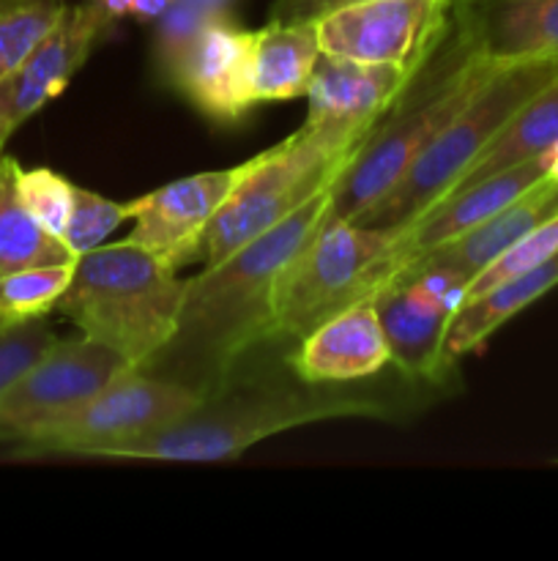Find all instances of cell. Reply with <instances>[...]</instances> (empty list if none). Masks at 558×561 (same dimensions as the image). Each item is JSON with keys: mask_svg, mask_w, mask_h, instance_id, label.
I'll list each match as a JSON object with an SVG mask.
<instances>
[{"mask_svg": "<svg viewBox=\"0 0 558 561\" xmlns=\"http://www.w3.org/2000/svg\"><path fill=\"white\" fill-rule=\"evenodd\" d=\"M332 208V184L233 255L202 268L186 283L178 329L148 367L213 398L235 362L271 340L279 279Z\"/></svg>", "mask_w": 558, "mask_h": 561, "instance_id": "6da1fadb", "label": "cell"}, {"mask_svg": "<svg viewBox=\"0 0 558 561\" xmlns=\"http://www.w3.org/2000/svg\"><path fill=\"white\" fill-rule=\"evenodd\" d=\"M496 66L454 14L441 44L332 181V211L359 222L408 173L410 164L468 104Z\"/></svg>", "mask_w": 558, "mask_h": 561, "instance_id": "7a4b0ae2", "label": "cell"}, {"mask_svg": "<svg viewBox=\"0 0 558 561\" xmlns=\"http://www.w3.org/2000/svg\"><path fill=\"white\" fill-rule=\"evenodd\" d=\"M186 283L162 257L124 239L77 257L55 310L129 367H148L175 337Z\"/></svg>", "mask_w": 558, "mask_h": 561, "instance_id": "3957f363", "label": "cell"}, {"mask_svg": "<svg viewBox=\"0 0 558 561\" xmlns=\"http://www.w3.org/2000/svg\"><path fill=\"white\" fill-rule=\"evenodd\" d=\"M386 420L388 405L372 398L337 392H255L224 405L208 400L200 411L164 431L109 447L102 458L167 460V463H222L241 458L249 447L332 420Z\"/></svg>", "mask_w": 558, "mask_h": 561, "instance_id": "277c9868", "label": "cell"}, {"mask_svg": "<svg viewBox=\"0 0 558 561\" xmlns=\"http://www.w3.org/2000/svg\"><path fill=\"white\" fill-rule=\"evenodd\" d=\"M556 77L558 58L498 64L468 104L410 164L408 173L359 222L372 228H408L416 222L457 184L460 175L501 135L514 113Z\"/></svg>", "mask_w": 558, "mask_h": 561, "instance_id": "5b68a950", "label": "cell"}, {"mask_svg": "<svg viewBox=\"0 0 558 561\" xmlns=\"http://www.w3.org/2000/svg\"><path fill=\"white\" fill-rule=\"evenodd\" d=\"M399 228H372L328 208L279 279L271 340H301L394 277Z\"/></svg>", "mask_w": 558, "mask_h": 561, "instance_id": "8992f818", "label": "cell"}, {"mask_svg": "<svg viewBox=\"0 0 558 561\" xmlns=\"http://www.w3.org/2000/svg\"><path fill=\"white\" fill-rule=\"evenodd\" d=\"M359 142L301 126L282 142L249 159V170L208 228L200 261H224L271 230L317 190L332 184Z\"/></svg>", "mask_w": 558, "mask_h": 561, "instance_id": "52a82bcc", "label": "cell"}, {"mask_svg": "<svg viewBox=\"0 0 558 561\" xmlns=\"http://www.w3.org/2000/svg\"><path fill=\"white\" fill-rule=\"evenodd\" d=\"M206 403V394L186 383L156 376L142 367H126L74 411L11 444V453L16 458H44V455L102 458L115 444L135 442L140 436L178 425Z\"/></svg>", "mask_w": 558, "mask_h": 561, "instance_id": "ba28073f", "label": "cell"}, {"mask_svg": "<svg viewBox=\"0 0 558 561\" xmlns=\"http://www.w3.org/2000/svg\"><path fill=\"white\" fill-rule=\"evenodd\" d=\"M454 0H361L315 20L328 58L419 69L446 36Z\"/></svg>", "mask_w": 558, "mask_h": 561, "instance_id": "9c48e42d", "label": "cell"}, {"mask_svg": "<svg viewBox=\"0 0 558 561\" xmlns=\"http://www.w3.org/2000/svg\"><path fill=\"white\" fill-rule=\"evenodd\" d=\"M126 367L129 365L113 348L85 334L74 340H55L0 394V442L16 444L47 422L69 414Z\"/></svg>", "mask_w": 558, "mask_h": 561, "instance_id": "30bf717a", "label": "cell"}, {"mask_svg": "<svg viewBox=\"0 0 558 561\" xmlns=\"http://www.w3.org/2000/svg\"><path fill=\"white\" fill-rule=\"evenodd\" d=\"M115 16L96 0L66 5L53 31L0 80V153L22 124L69 88L93 49L113 33Z\"/></svg>", "mask_w": 558, "mask_h": 561, "instance_id": "8fae6325", "label": "cell"}, {"mask_svg": "<svg viewBox=\"0 0 558 561\" xmlns=\"http://www.w3.org/2000/svg\"><path fill=\"white\" fill-rule=\"evenodd\" d=\"M255 31L235 25L222 11H208L195 31L167 49L173 85L208 121L235 124L255 107L249 66Z\"/></svg>", "mask_w": 558, "mask_h": 561, "instance_id": "7c38bea8", "label": "cell"}, {"mask_svg": "<svg viewBox=\"0 0 558 561\" xmlns=\"http://www.w3.org/2000/svg\"><path fill=\"white\" fill-rule=\"evenodd\" d=\"M249 170V162L235 168L206 170L184 175L135 201V228L126 241L153 252L173 268L197 261L208 228L219 208Z\"/></svg>", "mask_w": 558, "mask_h": 561, "instance_id": "4fadbf2b", "label": "cell"}, {"mask_svg": "<svg viewBox=\"0 0 558 561\" xmlns=\"http://www.w3.org/2000/svg\"><path fill=\"white\" fill-rule=\"evenodd\" d=\"M558 211V184L545 179L534 190L507 206L503 211L492 214L485 222L474 225L470 230L460 233L457 239L425 252L408 266L399 268L394 279L427 277L454 307L463 299L465 285L479 277L490 263H496L509 247L534 230L542 219Z\"/></svg>", "mask_w": 558, "mask_h": 561, "instance_id": "5bb4252c", "label": "cell"}, {"mask_svg": "<svg viewBox=\"0 0 558 561\" xmlns=\"http://www.w3.org/2000/svg\"><path fill=\"white\" fill-rule=\"evenodd\" d=\"M419 69L323 55L306 88V129H321L342 140L361 142L367 131L388 113L410 77Z\"/></svg>", "mask_w": 558, "mask_h": 561, "instance_id": "9a60e30c", "label": "cell"}, {"mask_svg": "<svg viewBox=\"0 0 558 561\" xmlns=\"http://www.w3.org/2000/svg\"><path fill=\"white\" fill-rule=\"evenodd\" d=\"M545 179L547 162L545 153H539V157L512 164L501 173L487 175L476 184L449 192L435 206L427 208L416 222H410L408 228H399V241L394 247V274L419 255H425V252L457 239L460 233L470 230L474 225L485 222L492 214L512 206L518 197H523L525 192H531Z\"/></svg>", "mask_w": 558, "mask_h": 561, "instance_id": "2e32d148", "label": "cell"}, {"mask_svg": "<svg viewBox=\"0 0 558 561\" xmlns=\"http://www.w3.org/2000/svg\"><path fill=\"white\" fill-rule=\"evenodd\" d=\"M290 365L306 387L359 381L392 365L375 301H356L312 329L299 343Z\"/></svg>", "mask_w": 558, "mask_h": 561, "instance_id": "e0dca14e", "label": "cell"}, {"mask_svg": "<svg viewBox=\"0 0 558 561\" xmlns=\"http://www.w3.org/2000/svg\"><path fill=\"white\" fill-rule=\"evenodd\" d=\"M372 301L392 351V365L421 378H438L449 370L443 332L452 305L430 279H392L372 296Z\"/></svg>", "mask_w": 558, "mask_h": 561, "instance_id": "ac0fdd59", "label": "cell"}, {"mask_svg": "<svg viewBox=\"0 0 558 561\" xmlns=\"http://www.w3.org/2000/svg\"><path fill=\"white\" fill-rule=\"evenodd\" d=\"M454 9L496 64L558 58V0H454Z\"/></svg>", "mask_w": 558, "mask_h": 561, "instance_id": "d6986e66", "label": "cell"}, {"mask_svg": "<svg viewBox=\"0 0 558 561\" xmlns=\"http://www.w3.org/2000/svg\"><path fill=\"white\" fill-rule=\"evenodd\" d=\"M323 58L315 20H279L255 31L249 93L255 104L306 96L317 60Z\"/></svg>", "mask_w": 558, "mask_h": 561, "instance_id": "ffe728a7", "label": "cell"}, {"mask_svg": "<svg viewBox=\"0 0 558 561\" xmlns=\"http://www.w3.org/2000/svg\"><path fill=\"white\" fill-rule=\"evenodd\" d=\"M556 285L558 255H553L542 266L531 268L520 277L503 279L496 288L454 307L452 316H449L446 332H443V356H446L449 365L460 356L470 354V351H479L509 318L534 305L536 299H542Z\"/></svg>", "mask_w": 558, "mask_h": 561, "instance_id": "44dd1931", "label": "cell"}, {"mask_svg": "<svg viewBox=\"0 0 558 561\" xmlns=\"http://www.w3.org/2000/svg\"><path fill=\"white\" fill-rule=\"evenodd\" d=\"M553 146H558V77L547 82L534 99H528L514 113V118L503 126L501 135L485 148V153L460 175V181L449 192H457L463 186L487 179V175L501 173L512 164L539 157V153L550 151Z\"/></svg>", "mask_w": 558, "mask_h": 561, "instance_id": "7402d4cb", "label": "cell"}, {"mask_svg": "<svg viewBox=\"0 0 558 561\" xmlns=\"http://www.w3.org/2000/svg\"><path fill=\"white\" fill-rule=\"evenodd\" d=\"M16 170L20 162L0 153V274L49 263H74V252L58 236L44 230L20 201Z\"/></svg>", "mask_w": 558, "mask_h": 561, "instance_id": "603a6c76", "label": "cell"}, {"mask_svg": "<svg viewBox=\"0 0 558 561\" xmlns=\"http://www.w3.org/2000/svg\"><path fill=\"white\" fill-rule=\"evenodd\" d=\"M74 263H49L0 274V321L16 327L33 318H47L69 288Z\"/></svg>", "mask_w": 558, "mask_h": 561, "instance_id": "cb8c5ba5", "label": "cell"}, {"mask_svg": "<svg viewBox=\"0 0 558 561\" xmlns=\"http://www.w3.org/2000/svg\"><path fill=\"white\" fill-rule=\"evenodd\" d=\"M66 5V0H0V80L53 31Z\"/></svg>", "mask_w": 558, "mask_h": 561, "instance_id": "d4e9b609", "label": "cell"}, {"mask_svg": "<svg viewBox=\"0 0 558 561\" xmlns=\"http://www.w3.org/2000/svg\"><path fill=\"white\" fill-rule=\"evenodd\" d=\"M553 255H558V211L550 214L547 219H542L534 230H528L523 239L514 241L496 263H490L479 277L470 279V283L465 285L460 305L468 299H476V296H481L485 290L496 288L503 279L520 277V274L542 266V263L550 261Z\"/></svg>", "mask_w": 558, "mask_h": 561, "instance_id": "484cf974", "label": "cell"}, {"mask_svg": "<svg viewBox=\"0 0 558 561\" xmlns=\"http://www.w3.org/2000/svg\"><path fill=\"white\" fill-rule=\"evenodd\" d=\"M126 219H135V201L118 203L85 186H74V206L63 230V244L77 257L85 255L93 247L104 244V239Z\"/></svg>", "mask_w": 558, "mask_h": 561, "instance_id": "4316f807", "label": "cell"}, {"mask_svg": "<svg viewBox=\"0 0 558 561\" xmlns=\"http://www.w3.org/2000/svg\"><path fill=\"white\" fill-rule=\"evenodd\" d=\"M16 192L27 211L38 219L44 230L63 241V230L69 225L71 206H74V184L49 168L16 170Z\"/></svg>", "mask_w": 558, "mask_h": 561, "instance_id": "83f0119b", "label": "cell"}, {"mask_svg": "<svg viewBox=\"0 0 558 561\" xmlns=\"http://www.w3.org/2000/svg\"><path fill=\"white\" fill-rule=\"evenodd\" d=\"M55 334L44 318L16 323L0 332V394L55 343Z\"/></svg>", "mask_w": 558, "mask_h": 561, "instance_id": "f1b7e54d", "label": "cell"}, {"mask_svg": "<svg viewBox=\"0 0 558 561\" xmlns=\"http://www.w3.org/2000/svg\"><path fill=\"white\" fill-rule=\"evenodd\" d=\"M353 3H361V0H279L277 16L279 20H321L328 11Z\"/></svg>", "mask_w": 558, "mask_h": 561, "instance_id": "f546056e", "label": "cell"}, {"mask_svg": "<svg viewBox=\"0 0 558 561\" xmlns=\"http://www.w3.org/2000/svg\"><path fill=\"white\" fill-rule=\"evenodd\" d=\"M175 0H131V14L135 20L140 22H151V20H162L164 14L170 11Z\"/></svg>", "mask_w": 558, "mask_h": 561, "instance_id": "4dcf8cb0", "label": "cell"}, {"mask_svg": "<svg viewBox=\"0 0 558 561\" xmlns=\"http://www.w3.org/2000/svg\"><path fill=\"white\" fill-rule=\"evenodd\" d=\"M98 5H102L104 11H109V14L115 16V20H120V16L131 14V0H96Z\"/></svg>", "mask_w": 558, "mask_h": 561, "instance_id": "1f68e13d", "label": "cell"}, {"mask_svg": "<svg viewBox=\"0 0 558 561\" xmlns=\"http://www.w3.org/2000/svg\"><path fill=\"white\" fill-rule=\"evenodd\" d=\"M5 329H11V327H5V323H3V321H0V332H5Z\"/></svg>", "mask_w": 558, "mask_h": 561, "instance_id": "d6a6232c", "label": "cell"}, {"mask_svg": "<svg viewBox=\"0 0 558 561\" xmlns=\"http://www.w3.org/2000/svg\"><path fill=\"white\" fill-rule=\"evenodd\" d=\"M3 153H5V151H3Z\"/></svg>", "mask_w": 558, "mask_h": 561, "instance_id": "836d02e7", "label": "cell"}]
</instances>
